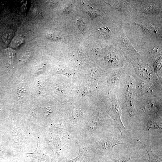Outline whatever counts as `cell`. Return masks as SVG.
Here are the masks:
<instances>
[{"mask_svg":"<svg viewBox=\"0 0 162 162\" xmlns=\"http://www.w3.org/2000/svg\"><path fill=\"white\" fill-rule=\"evenodd\" d=\"M89 159L88 155L84 148H80L79 154L75 159L71 160H64V162H87Z\"/></svg>","mask_w":162,"mask_h":162,"instance_id":"cell-1","label":"cell"},{"mask_svg":"<svg viewBox=\"0 0 162 162\" xmlns=\"http://www.w3.org/2000/svg\"><path fill=\"white\" fill-rule=\"evenodd\" d=\"M141 142L143 147L147 151L149 156V160L147 162H162V158L155 154L152 152L151 147H149L143 145Z\"/></svg>","mask_w":162,"mask_h":162,"instance_id":"cell-2","label":"cell"},{"mask_svg":"<svg viewBox=\"0 0 162 162\" xmlns=\"http://www.w3.org/2000/svg\"><path fill=\"white\" fill-rule=\"evenodd\" d=\"M136 158L135 156H123L115 157L108 162H127Z\"/></svg>","mask_w":162,"mask_h":162,"instance_id":"cell-3","label":"cell"},{"mask_svg":"<svg viewBox=\"0 0 162 162\" xmlns=\"http://www.w3.org/2000/svg\"><path fill=\"white\" fill-rule=\"evenodd\" d=\"M77 24L78 29L83 34L86 29L85 23L81 20H77Z\"/></svg>","mask_w":162,"mask_h":162,"instance_id":"cell-4","label":"cell"},{"mask_svg":"<svg viewBox=\"0 0 162 162\" xmlns=\"http://www.w3.org/2000/svg\"><path fill=\"white\" fill-rule=\"evenodd\" d=\"M98 31L102 37H106L109 36V31L110 30L108 29L107 27H105V28H100V30H98Z\"/></svg>","mask_w":162,"mask_h":162,"instance_id":"cell-5","label":"cell"},{"mask_svg":"<svg viewBox=\"0 0 162 162\" xmlns=\"http://www.w3.org/2000/svg\"><path fill=\"white\" fill-rule=\"evenodd\" d=\"M87 13L91 17L92 20H93L95 17L98 16L97 13L95 11L87 10L84 12Z\"/></svg>","mask_w":162,"mask_h":162,"instance_id":"cell-6","label":"cell"},{"mask_svg":"<svg viewBox=\"0 0 162 162\" xmlns=\"http://www.w3.org/2000/svg\"><path fill=\"white\" fill-rule=\"evenodd\" d=\"M22 40L19 37L16 38L15 40L14 43L16 44V45H17V44H19L21 43V42H22Z\"/></svg>","mask_w":162,"mask_h":162,"instance_id":"cell-7","label":"cell"}]
</instances>
